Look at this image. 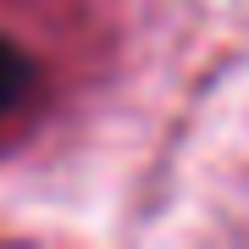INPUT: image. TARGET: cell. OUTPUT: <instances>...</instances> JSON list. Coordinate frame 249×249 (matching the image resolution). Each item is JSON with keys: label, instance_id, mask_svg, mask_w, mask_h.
<instances>
[{"label": "cell", "instance_id": "6da1fadb", "mask_svg": "<svg viewBox=\"0 0 249 249\" xmlns=\"http://www.w3.org/2000/svg\"><path fill=\"white\" fill-rule=\"evenodd\" d=\"M34 83H39V67L28 61L11 39H0V122H6V116L34 94Z\"/></svg>", "mask_w": 249, "mask_h": 249}]
</instances>
